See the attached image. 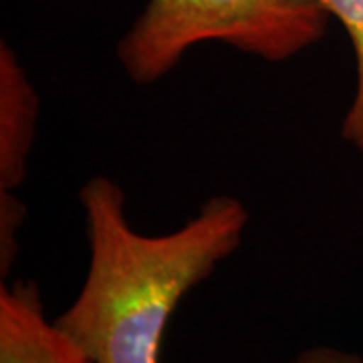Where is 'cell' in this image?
Returning <instances> with one entry per match:
<instances>
[{
  "mask_svg": "<svg viewBox=\"0 0 363 363\" xmlns=\"http://www.w3.org/2000/svg\"><path fill=\"white\" fill-rule=\"evenodd\" d=\"M89 267L75 301L55 323L93 363H160L164 333L186 295L238 250L250 214L234 196H212L166 234H142L128 220L116 180L83 184Z\"/></svg>",
  "mask_w": 363,
  "mask_h": 363,
  "instance_id": "cell-1",
  "label": "cell"
},
{
  "mask_svg": "<svg viewBox=\"0 0 363 363\" xmlns=\"http://www.w3.org/2000/svg\"><path fill=\"white\" fill-rule=\"evenodd\" d=\"M329 21L321 0H147L116 55L133 83L152 85L200 43L285 63L323 39Z\"/></svg>",
  "mask_w": 363,
  "mask_h": 363,
  "instance_id": "cell-2",
  "label": "cell"
},
{
  "mask_svg": "<svg viewBox=\"0 0 363 363\" xmlns=\"http://www.w3.org/2000/svg\"><path fill=\"white\" fill-rule=\"evenodd\" d=\"M40 99L14 51L0 45V277L6 281L18 255V230L26 218L16 190L25 184Z\"/></svg>",
  "mask_w": 363,
  "mask_h": 363,
  "instance_id": "cell-3",
  "label": "cell"
},
{
  "mask_svg": "<svg viewBox=\"0 0 363 363\" xmlns=\"http://www.w3.org/2000/svg\"><path fill=\"white\" fill-rule=\"evenodd\" d=\"M0 363H93L45 313L33 281L0 285Z\"/></svg>",
  "mask_w": 363,
  "mask_h": 363,
  "instance_id": "cell-4",
  "label": "cell"
},
{
  "mask_svg": "<svg viewBox=\"0 0 363 363\" xmlns=\"http://www.w3.org/2000/svg\"><path fill=\"white\" fill-rule=\"evenodd\" d=\"M351 40L355 57V93L341 123V138L363 154V0H321Z\"/></svg>",
  "mask_w": 363,
  "mask_h": 363,
  "instance_id": "cell-5",
  "label": "cell"
},
{
  "mask_svg": "<svg viewBox=\"0 0 363 363\" xmlns=\"http://www.w3.org/2000/svg\"><path fill=\"white\" fill-rule=\"evenodd\" d=\"M291 363H363V353L331 345H313L301 351Z\"/></svg>",
  "mask_w": 363,
  "mask_h": 363,
  "instance_id": "cell-6",
  "label": "cell"
}]
</instances>
